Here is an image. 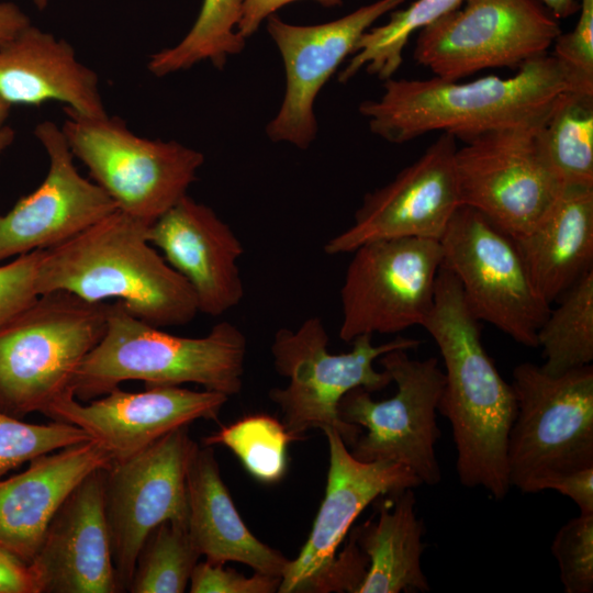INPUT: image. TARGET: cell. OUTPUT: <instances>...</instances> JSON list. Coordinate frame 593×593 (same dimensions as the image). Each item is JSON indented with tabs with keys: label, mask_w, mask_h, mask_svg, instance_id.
I'll return each instance as SVG.
<instances>
[{
	"label": "cell",
	"mask_w": 593,
	"mask_h": 593,
	"mask_svg": "<svg viewBox=\"0 0 593 593\" xmlns=\"http://www.w3.org/2000/svg\"><path fill=\"white\" fill-rule=\"evenodd\" d=\"M0 593H42L38 578L31 566L0 547Z\"/></svg>",
	"instance_id": "obj_38"
},
{
	"label": "cell",
	"mask_w": 593,
	"mask_h": 593,
	"mask_svg": "<svg viewBox=\"0 0 593 593\" xmlns=\"http://www.w3.org/2000/svg\"><path fill=\"white\" fill-rule=\"evenodd\" d=\"M566 593L593 592V514H581L557 532L552 545Z\"/></svg>",
	"instance_id": "obj_34"
},
{
	"label": "cell",
	"mask_w": 593,
	"mask_h": 593,
	"mask_svg": "<svg viewBox=\"0 0 593 593\" xmlns=\"http://www.w3.org/2000/svg\"><path fill=\"white\" fill-rule=\"evenodd\" d=\"M537 332L542 348L541 369L551 376L593 361V269L584 273L558 300Z\"/></svg>",
	"instance_id": "obj_29"
},
{
	"label": "cell",
	"mask_w": 593,
	"mask_h": 593,
	"mask_svg": "<svg viewBox=\"0 0 593 593\" xmlns=\"http://www.w3.org/2000/svg\"><path fill=\"white\" fill-rule=\"evenodd\" d=\"M561 32L540 0H463L418 31L413 57L435 77L460 80L490 68H518L547 54Z\"/></svg>",
	"instance_id": "obj_11"
},
{
	"label": "cell",
	"mask_w": 593,
	"mask_h": 593,
	"mask_svg": "<svg viewBox=\"0 0 593 593\" xmlns=\"http://www.w3.org/2000/svg\"><path fill=\"white\" fill-rule=\"evenodd\" d=\"M112 461L90 439L40 456L21 473L0 480V547L31 563L66 497L88 474Z\"/></svg>",
	"instance_id": "obj_22"
},
{
	"label": "cell",
	"mask_w": 593,
	"mask_h": 593,
	"mask_svg": "<svg viewBox=\"0 0 593 593\" xmlns=\"http://www.w3.org/2000/svg\"><path fill=\"white\" fill-rule=\"evenodd\" d=\"M69 148L119 211L149 226L183 198L204 155L176 141L142 137L118 116L65 109Z\"/></svg>",
	"instance_id": "obj_9"
},
{
	"label": "cell",
	"mask_w": 593,
	"mask_h": 593,
	"mask_svg": "<svg viewBox=\"0 0 593 593\" xmlns=\"http://www.w3.org/2000/svg\"><path fill=\"white\" fill-rule=\"evenodd\" d=\"M541 125L489 132L455 153L461 205L477 210L512 237L530 231L563 188L540 149Z\"/></svg>",
	"instance_id": "obj_14"
},
{
	"label": "cell",
	"mask_w": 593,
	"mask_h": 593,
	"mask_svg": "<svg viewBox=\"0 0 593 593\" xmlns=\"http://www.w3.org/2000/svg\"><path fill=\"white\" fill-rule=\"evenodd\" d=\"M247 339L235 324L222 321L202 337L169 334L131 315L121 302L109 304L104 334L79 366L71 390L88 401L124 381L145 387L195 383L227 396L238 394Z\"/></svg>",
	"instance_id": "obj_4"
},
{
	"label": "cell",
	"mask_w": 593,
	"mask_h": 593,
	"mask_svg": "<svg viewBox=\"0 0 593 593\" xmlns=\"http://www.w3.org/2000/svg\"><path fill=\"white\" fill-rule=\"evenodd\" d=\"M413 488L380 503L377 521H368L350 535L368 559L366 575L356 593L428 592L422 568L423 519L416 514Z\"/></svg>",
	"instance_id": "obj_26"
},
{
	"label": "cell",
	"mask_w": 593,
	"mask_h": 593,
	"mask_svg": "<svg viewBox=\"0 0 593 593\" xmlns=\"http://www.w3.org/2000/svg\"><path fill=\"white\" fill-rule=\"evenodd\" d=\"M227 400L220 392L180 385L145 387L141 392L118 387L87 404L78 402L72 391L66 392L44 415L81 428L113 461H122L176 428L201 418L217 421Z\"/></svg>",
	"instance_id": "obj_19"
},
{
	"label": "cell",
	"mask_w": 593,
	"mask_h": 593,
	"mask_svg": "<svg viewBox=\"0 0 593 593\" xmlns=\"http://www.w3.org/2000/svg\"><path fill=\"white\" fill-rule=\"evenodd\" d=\"M340 288L339 338L396 334L423 326L441 267L439 240L404 237L356 248Z\"/></svg>",
	"instance_id": "obj_13"
},
{
	"label": "cell",
	"mask_w": 593,
	"mask_h": 593,
	"mask_svg": "<svg viewBox=\"0 0 593 593\" xmlns=\"http://www.w3.org/2000/svg\"><path fill=\"white\" fill-rule=\"evenodd\" d=\"M406 0H377L337 20L314 25L267 19V32L283 61L286 89L282 103L267 124L270 141L306 149L317 134L314 103L340 64L355 53L361 35Z\"/></svg>",
	"instance_id": "obj_17"
},
{
	"label": "cell",
	"mask_w": 593,
	"mask_h": 593,
	"mask_svg": "<svg viewBox=\"0 0 593 593\" xmlns=\"http://www.w3.org/2000/svg\"><path fill=\"white\" fill-rule=\"evenodd\" d=\"M197 447L182 426L103 470L104 510L123 592L150 532L166 521L187 523V472Z\"/></svg>",
	"instance_id": "obj_15"
},
{
	"label": "cell",
	"mask_w": 593,
	"mask_h": 593,
	"mask_svg": "<svg viewBox=\"0 0 593 593\" xmlns=\"http://www.w3.org/2000/svg\"><path fill=\"white\" fill-rule=\"evenodd\" d=\"M322 430L329 450L325 495L307 540L299 556L288 562L279 593H356L367 572L366 555L350 536L336 557L354 521L380 496L422 484L401 463L356 459L335 428Z\"/></svg>",
	"instance_id": "obj_8"
},
{
	"label": "cell",
	"mask_w": 593,
	"mask_h": 593,
	"mask_svg": "<svg viewBox=\"0 0 593 593\" xmlns=\"http://www.w3.org/2000/svg\"><path fill=\"white\" fill-rule=\"evenodd\" d=\"M456 138L447 133L432 143L390 182L368 192L354 222L324 245L327 255L351 254L382 239L439 240L461 205L456 172Z\"/></svg>",
	"instance_id": "obj_16"
},
{
	"label": "cell",
	"mask_w": 593,
	"mask_h": 593,
	"mask_svg": "<svg viewBox=\"0 0 593 593\" xmlns=\"http://www.w3.org/2000/svg\"><path fill=\"white\" fill-rule=\"evenodd\" d=\"M109 304L54 291L2 324L0 411L14 417L44 414L72 391L79 366L104 334Z\"/></svg>",
	"instance_id": "obj_5"
},
{
	"label": "cell",
	"mask_w": 593,
	"mask_h": 593,
	"mask_svg": "<svg viewBox=\"0 0 593 593\" xmlns=\"http://www.w3.org/2000/svg\"><path fill=\"white\" fill-rule=\"evenodd\" d=\"M42 251L20 255L0 265V326L40 296L36 280Z\"/></svg>",
	"instance_id": "obj_36"
},
{
	"label": "cell",
	"mask_w": 593,
	"mask_h": 593,
	"mask_svg": "<svg viewBox=\"0 0 593 593\" xmlns=\"http://www.w3.org/2000/svg\"><path fill=\"white\" fill-rule=\"evenodd\" d=\"M191 593H273L281 578L255 572L245 577L224 563L198 562L190 577Z\"/></svg>",
	"instance_id": "obj_37"
},
{
	"label": "cell",
	"mask_w": 593,
	"mask_h": 593,
	"mask_svg": "<svg viewBox=\"0 0 593 593\" xmlns=\"http://www.w3.org/2000/svg\"><path fill=\"white\" fill-rule=\"evenodd\" d=\"M293 1L298 0H245L237 26L238 34L247 40L255 34L264 20ZM324 7L340 5L343 0H314Z\"/></svg>",
	"instance_id": "obj_40"
},
{
	"label": "cell",
	"mask_w": 593,
	"mask_h": 593,
	"mask_svg": "<svg viewBox=\"0 0 593 593\" xmlns=\"http://www.w3.org/2000/svg\"><path fill=\"white\" fill-rule=\"evenodd\" d=\"M516 414L506 465L511 486L538 493L558 475L593 467V366L558 376L523 362L513 370Z\"/></svg>",
	"instance_id": "obj_7"
},
{
	"label": "cell",
	"mask_w": 593,
	"mask_h": 593,
	"mask_svg": "<svg viewBox=\"0 0 593 593\" xmlns=\"http://www.w3.org/2000/svg\"><path fill=\"white\" fill-rule=\"evenodd\" d=\"M295 440L282 422L266 414H254L222 427L202 443L226 446L255 479L276 483L286 473L287 448Z\"/></svg>",
	"instance_id": "obj_32"
},
{
	"label": "cell",
	"mask_w": 593,
	"mask_h": 593,
	"mask_svg": "<svg viewBox=\"0 0 593 593\" xmlns=\"http://www.w3.org/2000/svg\"><path fill=\"white\" fill-rule=\"evenodd\" d=\"M0 98L9 107L56 101L82 116L108 114L97 74L67 41L32 24L0 46Z\"/></svg>",
	"instance_id": "obj_23"
},
{
	"label": "cell",
	"mask_w": 593,
	"mask_h": 593,
	"mask_svg": "<svg viewBox=\"0 0 593 593\" xmlns=\"http://www.w3.org/2000/svg\"><path fill=\"white\" fill-rule=\"evenodd\" d=\"M579 4L577 24L556 38L552 55L583 90L593 92V0H579Z\"/></svg>",
	"instance_id": "obj_35"
},
{
	"label": "cell",
	"mask_w": 593,
	"mask_h": 593,
	"mask_svg": "<svg viewBox=\"0 0 593 593\" xmlns=\"http://www.w3.org/2000/svg\"><path fill=\"white\" fill-rule=\"evenodd\" d=\"M542 4L560 21L578 13L579 0H540Z\"/></svg>",
	"instance_id": "obj_42"
},
{
	"label": "cell",
	"mask_w": 593,
	"mask_h": 593,
	"mask_svg": "<svg viewBox=\"0 0 593 593\" xmlns=\"http://www.w3.org/2000/svg\"><path fill=\"white\" fill-rule=\"evenodd\" d=\"M201 555L187 523L166 521L145 539L127 588L132 593H182Z\"/></svg>",
	"instance_id": "obj_31"
},
{
	"label": "cell",
	"mask_w": 593,
	"mask_h": 593,
	"mask_svg": "<svg viewBox=\"0 0 593 593\" xmlns=\"http://www.w3.org/2000/svg\"><path fill=\"white\" fill-rule=\"evenodd\" d=\"M328 334L320 317L304 320L295 329L279 328L270 347L276 371L288 379L286 388L269 391V399L282 412V423L298 440L311 428H335L347 447H351L362 429L343 422L338 403L350 390L361 387L369 392L392 383L385 370H376L373 362L394 349H415L416 338L398 336L380 345L372 335L356 337L353 349L331 354Z\"/></svg>",
	"instance_id": "obj_6"
},
{
	"label": "cell",
	"mask_w": 593,
	"mask_h": 593,
	"mask_svg": "<svg viewBox=\"0 0 593 593\" xmlns=\"http://www.w3.org/2000/svg\"><path fill=\"white\" fill-rule=\"evenodd\" d=\"M187 529L201 556L213 563L235 561L281 578L288 562L257 539L238 514L212 446L197 447L187 472Z\"/></svg>",
	"instance_id": "obj_24"
},
{
	"label": "cell",
	"mask_w": 593,
	"mask_h": 593,
	"mask_svg": "<svg viewBox=\"0 0 593 593\" xmlns=\"http://www.w3.org/2000/svg\"><path fill=\"white\" fill-rule=\"evenodd\" d=\"M479 322L458 280L441 266L434 303L423 324L445 366L437 411L452 428L460 483L482 488L491 497L503 500L512 488L506 447L516 401L512 384L500 374L483 346Z\"/></svg>",
	"instance_id": "obj_2"
},
{
	"label": "cell",
	"mask_w": 593,
	"mask_h": 593,
	"mask_svg": "<svg viewBox=\"0 0 593 593\" xmlns=\"http://www.w3.org/2000/svg\"><path fill=\"white\" fill-rule=\"evenodd\" d=\"M573 90L585 91L547 53L506 78L459 82L435 76L392 77L383 81L380 97L362 101L358 111L369 130L389 143L403 144L434 132L466 143L497 130L544 124L561 98Z\"/></svg>",
	"instance_id": "obj_1"
},
{
	"label": "cell",
	"mask_w": 593,
	"mask_h": 593,
	"mask_svg": "<svg viewBox=\"0 0 593 593\" xmlns=\"http://www.w3.org/2000/svg\"><path fill=\"white\" fill-rule=\"evenodd\" d=\"M34 135L47 155V174L34 191L0 213V262L57 246L118 210L96 182L79 174L60 126L43 121Z\"/></svg>",
	"instance_id": "obj_18"
},
{
	"label": "cell",
	"mask_w": 593,
	"mask_h": 593,
	"mask_svg": "<svg viewBox=\"0 0 593 593\" xmlns=\"http://www.w3.org/2000/svg\"><path fill=\"white\" fill-rule=\"evenodd\" d=\"M147 238L191 286L199 313L221 316L244 299V247L209 205L186 194L147 227Z\"/></svg>",
	"instance_id": "obj_20"
},
{
	"label": "cell",
	"mask_w": 593,
	"mask_h": 593,
	"mask_svg": "<svg viewBox=\"0 0 593 593\" xmlns=\"http://www.w3.org/2000/svg\"><path fill=\"white\" fill-rule=\"evenodd\" d=\"M538 141L562 186L593 187V92L566 93L539 128Z\"/></svg>",
	"instance_id": "obj_28"
},
{
	"label": "cell",
	"mask_w": 593,
	"mask_h": 593,
	"mask_svg": "<svg viewBox=\"0 0 593 593\" xmlns=\"http://www.w3.org/2000/svg\"><path fill=\"white\" fill-rule=\"evenodd\" d=\"M443 261L484 321L526 347L550 311L536 291L514 238L477 210L460 205L439 239Z\"/></svg>",
	"instance_id": "obj_12"
},
{
	"label": "cell",
	"mask_w": 593,
	"mask_h": 593,
	"mask_svg": "<svg viewBox=\"0 0 593 593\" xmlns=\"http://www.w3.org/2000/svg\"><path fill=\"white\" fill-rule=\"evenodd\" d=\"M513 238L536 291L551 305L593 269V187L563 186L538 223Z\"/></svg>",
	"instance_id": "obj_25"
},
{
	"label": "cell",
	"mask_w": 593,
	"mask_h": 593,
	"mask_svg": "<svg viewBox=\"0 0 593 593\" xmlns=\"http://www.w3.org/2000/svg\"><path fill=\"white\" fill-rule=\"evenodd\" d=\"M104 469L88 474L52 518L31 562L42 593L123 592L104 510Z\"/></svg>",
	"instance_id": "obj_21"
},
{
	"label": "cell",
	"mask_w": 593,
	"mask_h": 593,
	"mask_svg": "<svg viewBox=\"0 0 593 593\" xmlns=\"http://www.w3.org/2000/svg\"><path fill=\"white\" fill-rule=\"evenodd\" d=\"M31 23L29 16L13 2H0V46L13 40Z\"/></svg>",
	"instance_id": "obj_41"
},
{
	"label": "cell",
	"mask_w": 593,
	"mask_h": 593,
	"mask_svg": "<svg viewBox=\"0 0 593 593\" xmlns=\"http://www.w3.org/2000/svg\"><path fill=\"white\" fill-rule=\"evenodd\" d=\"M406 349L381 355L378 362L396 384L395 394L374 401L371 392L358 387L338 403V416L366 432L350 447L365 462L389 460L407 467L422 484L436 485L441 471L435 445L440 437L436 422L445 377L438 359H412Z\"/></svg>",
	"instance_id": "obj_10"
},
{
	"label": "cell",
	"mask_w": 593,
	"mask_h": 593,
	"mask_svg": "<svg viewBox=\"0 0 593 593\" xmlns=\"http://www.w3.org/2000/svg\"><path fill=\"white\" fill-rule=\"evenodd\" d=\"M87 440L89 435L69 423L30 424L0 411V477L40 456Z\"/></svg>",
	"instance_id": "obj_33"
},
{
	"label": "cell",
	"mask_w": 593,
	"mask_h": 593,
	"mask_svg": "<svg viewBox=\"0 0 593 593\" xmlns=\"http://www.w3.org/2000/svg\"><path fill=\"white\" fill-rule=\"evenodd\" d=\"M15 138L14 130L9 125L0 127V156L13 143Z\"/></svg>",
	"instance_id": "obj_43"
},
{
	"label": "cell",
	"mask_w": 593,
	"mask_h": 593,
	"mask_svg": "<svg viewBox=\"0 0 593 593\" xmlns=\"http://www.w3.org/2000/svg\"><path fill=\"white\" fill-rule=\"evenodd\" d=\"M244 1L203 0L188 33L175 46L154 53L147 60V70L155 77H165L205 60L222 69L231 56L245 48L246 40L237 32Z\"/></svg>",
	"instance_id": "obj_27"
},
{
	"label": "cell",
	"mask_w": 593,
	"mask_h": 593,
	"mask_svg": "<svg viewBox=\"0 0 593 593\" xmlns=\"http://www.w3.org/2000/svg\"><path fill=\"white\" fill-rule=\"evenodd\" d=\"M462 1L415 0L402 10L391 11L387 23L370 27L361 35L338 81L345 83L360 70L382 81L392 78L402 65L404 48L413 33L457 9Z\"/></svg>",
	"instance_id": "obj_30"
},
{
	"label": "cell",
	"mask_w": 593,
	"mask_h": 593,
	"mask_svg": "<svg viewBox=\"0 0 593 593\" xmlns=\"http://www.w3.org/2000/svg\"><path fill=\"white\" fill-rule=\"evenodd\" d=\"M545 490H553L571 499L581 514H593V467L550 479Z\"/></svg>",
	"instance_id": "obj_39"
},
{
	"label": "cell",
	"mask_w": 593,
	"mask_h": 593,
	"mask_svg": "<svg viewBox=\"0 0 593 593\" xmlns=\"http://www.w3.org/2000/svg\"><path fill=\"white\" fill-rule=\"evenodd\" d=\"M147 225L116 210L42 251L40 294L66 291L88 302L115 299L156 327L187 325L199 314L189 282L150 244Z\"/></svg>",
	"instance_id": "obj_3"
},
{
	"label": "cell",
	"mask_w": 593,
	"mask_h": 593,
	"mask_svg": "<svg viewBox=\"0 0 593 593\" xmlns=\"http://www.w3.org/2000/svg\"><path fill=\"white\" fill-rule=\"evenodd\" d=\"M38 10H43L47 7L49 0H33Z\"/></svg>",
	"instance_id": "obj_44"
}]
</instances>
